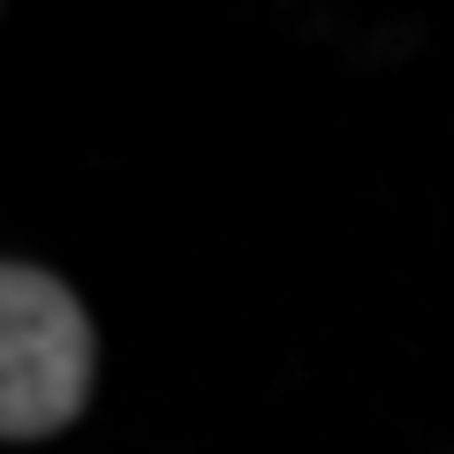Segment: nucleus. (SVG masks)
Masks as SVG:
<instances>
[{
	"label": "nucleus",
	"mask_w": 454,
	"mask_h": 454,
	"mask_svg": "<svg viewBox=\"0 0 454 454\" xmlns=\"http://www.w3.org/2000/svg\"><path fill=\"white\" fill-rule=\"evenodd\" d=\"M91 318L83 303L38 265L0 273V432L8 439H46L76 424L91 402Z\"/></svg>",
	"instance_id": "f257e3e1"
}]
</instances>
